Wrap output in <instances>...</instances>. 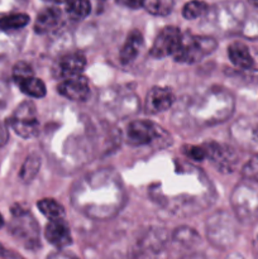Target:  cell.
<instances>
[{"label": "cell", "instance_id": "13", "mask_svg": "<svg viewBox=\"0 0 258 259\" xmlns=\"http://www.w3.org/2000/svg\"><path fill=\"white\" fill-rule=\"evenodd\" d=\"M66 12L68 17L75 20H81L88 17L91 12L89 0H68L66 3Z\"/></svg>", "mask_w": 258, "mask_h": 259}, {"label": "cell", "instance_id": "7", "mask_svg": "<svg viewBox=\"0 0 258 259\" xmlns=\"http://www.w3.org/2000/svg\"><path fill=\"white\" fill-rule=\"evenodd\" d=\"M46 239L56 248H65L72 243L71 230L67 223L61 219L50 220L45 230Z\"/></svg>", "mask_w": 258, "mask_h": 259}, {"label": "cell", "instance_id": "18", "mask_svg": "<svg viewBox=\"0 0 258 259\" xmlns=\"http://www.w3.org/2000/svg\"><path fill=\"white\" fill-rule=\"evenodd\" d=\"M207 4L201 0H192L185 4L184 9H182V15L186 19H196V18L201 17L207 12Z\"/></svg>", "mask_w": 258, "mask_h": 259}, {"label": "cell", "instance_id": "14", "mask_svg": "<svg viewBox=\"0 0 258 259\" xmlns=\"http://www.w3.org/2000/svg\"><path fill=\"white\" fill-rule=\"evenodd\" d=\"M18 85H19L22 93H24L28 96H32V98H43L47 93L45 82L39 78L34 77V76L22 81Z\"/></svg>", "mask_w": 258, "mask_h": 259}, {"label": "cell", "instance_id": "24", "mask_svg": "<svg viewBox=\"0 0 258 259\" xmlns=\"http://www.w3.org/2000/svg\"><path fill=\"white\" fill-rule=\"evenodd\" d=\"M45 2H50V3H56V4H61V3H67L68 0H45Z\"/></svg>", "mask_w": 258, "mask_h": 259}, {"label": "cell", "instance_id": "22", "mask_svg": "<svg viewBox=\"0 0 258 259\" xmlns=\"http://www.w3.org/2000/svg\"><path fill=\"white\" fill-rule=\"evenodd\" d=\"M115 3L121 7L131 8V9H138L142 7V0H115Z\"/></svg>", "mask_w": 258, "mask_h": 259}, {"label": "cell", "instance_id": "20", "mask_svg": "<svg viewBox=\"0 0 258 259\" xmlns=\"http://www.w3.org/2000/svg\"><path fill=\"white\" fill-rule=\"evenodd\" d=\"M184 152L186 153L187 157H190V158L197 162H201L204 161L205 158H207L205 146H186L185 147Z\"/></svg>", "mask_w": 258, "mask_h": 259}, {"label": "cell", "instance_id": "26", "mask_svg": "<svg viewBox=\"0 0 258 259\" xmlns=\"http://www.w3.org/2000/svg\"><path fill=\"white\" fill-rule=\"evenodd\" d=\"M250 3H252L253 5H254V7H257L258 8V0H249Z\"/></svg>", "mask_w": 258, "mask_h": 259}, {"label": "cell", "instance_id": "23", "mask_svg": "<svg viewBox=\"0 0 258 259\" xmlns=\"http://www.w3.org/2000/svg\"><path fill=\"white\" fill-rule=\"evenodd\" d=\"M9 139V132H8L7 125L3 121H0V147L5 146Z\"/></svg>", "mask_w": 258, "mask_h": 259}, {"label": "cell", "instance_id": "6", "mask_svg": "<svg viewBox=\"0 0 258 259\" xmlns=\"http://www.w3.org/2000/svg\"><path fill=\"white\" fill-rule=\"evenodd\" d=\"M86 66V58L82 53H68L61 57L53 66V75L57 78H67L80 75Z\"/></svg>", "mask_w": 258, "mask_h": 259}, {"label": "cell", "instance_id": "12", "mask_svg": "<svg viewBox=\"0 0 258 259\" xmlns=\"http://www.w3.org/2000/svg\"><path fill=\"white\" fill-rule=\"evenodd\" d=\"M175 0H142V7L148 13L158 17H166L172 12Z\"/></svg>", "mask_w": 258, "mask_h": 259}, {"label": "cell", "instance_id": "25", "mask_svg": "<svg viewBox=\"0 0 258 259\" xmlns=\"http://www.w3.org/2000/svg\"><path fill=\"white\" fill-rule=\"evenodd\" d=\"M3 225H4V219H3L2 214H0V229H2V228H3Z\"/></svg>", "mask_w": 258, "mask_h": 259}, {"label": "cell", "instance_id": "17", "mask_svg": "<svg viewBox=\"0 0 258 259\" xmlns=\"http://www.w3.org/2000/svg\"><path fill=\"white\" fill-rule=\"evenodd\" d=\"M40 167V158L37 154H32L25 159L24 164H23L22 169H20V179L24 182L32 181L38 174Z\"/></svg>", "mask_w": 258, "mask_h": 259}, {"label": "cell", "instance_id": "16", "mask_svg": "<svg viewBox=\"0 0 258 259\" xmlns=\"http://www.w3.org/2000/svg\"><path fill=\"white\" fill-rule=\"evenodd\" d=\"M29 15L27 14H10L0 18V29L15 30L22 29L29 23Z\"/></svg>", "mask_w": 258, "mask_h": 259}, {"label": "cell", "instance_id": "15", "mask_svg": "<svg viewBox=\"0 0 258 259\" xmlns=\"http://www.w3.org/2000/svg\"><path fill=\"white\" fill-rule=\"evenodd\" d=\"M37 206L39 211L50 220L61 219V218L65 217V209H63L62 205L52 199L40 200V201H38Z\"/></svg>", "mask_w": 258, "mask_h": 259}, {"label": "cell", "instance_id": "11", "mask_svg": "<svg viewBox=\"0 0 258 259\" xmlns=\"http://www.w3.org/2000/svg\"><path fill=\"white\" fill-rule=\"evenodd\" d=\"M228 55H229V60L232 61L233 65L243 68V70L252 68L253 65H254V60H253L252 55L249 53V50L242 42L232 43L228 47Z\"/></svg>", "mask_w": 258, "mask_h": 259}, {"label": "cell", "instance_id": "3", "mask_svg": "<svg viewBox=\"0 0 258 259\" xmlns=\"http://www.w3.org/2000/svg\"><path fill=\"white\" fill-rule=\"evenodd\" d=\"M181 35L182 33L180 32V29L177 27H172V25L164 27L158 33V35L154 39L151 51H149L152 57L163 58L169 55H174L175 51H176V48L180 45Z\"/></svg>", "mask_w": 258, "mask_h": 259}, {"label": "cell", "instance_id": "21", "mask_svg": "<svg viewBox=\"0 0 258 259\" xmlns=\"http://www.w3.org/2000/svg\"><path fill=\"white\" fill-rule=\"evenodd\" d=\"M244 174L248 175L249 177H255L258 179V156H255L249 163L247 164L244 169Z\"/></svg>", "mask_w": 258, "mask_h": 259}, {"label": "cell", "instance_id": "10", "mask_svg": "<svg viewBox=\"0 0 258 259\" xmlns=\"http://www.w3.org/2000/svg\"><path fill=\"white\" fill-rule=\"evenodd\" d=\"M143 45V35H142L139 30H133V32L129 33L128 38H126L125 43H124V46L120 50V53H119L121 63L133 62L138 57Z\"/></svg>", "mask_w": 258, "mask_h": 259}, {"label": "cell", "instance_id": "2", "mask_svg": "<svg viewBox=\"0 0 258 259\" xmlns=\"http://www.w3.org/2000/svg\"><path fill=\"white\" fill-rule=\"evenodd\" d=\"M9 124L13 131L22 138L28 139L37 136L39 121H38L37 109L34 104L32 101H24L20 104L10 116Z\"/></svg>", "mask_w": 258, "mask_h": 259}, {"label": "cell", "instance_id": "4", "mask_svg": "<svg viewBox=\"0 0 258 259\" xmlns=\"http://www.w3.org/2000/svg\"><path fill=\"white\" fill-rule=\"evenodd\" d=\"M161 129L149 120H136L126 129V142L132 146H144L156 141Z\"/></svg>", "mask_w": 258, "mask_h": 259}, {"label": "cell", "instance_id": "5", "mask_svg": "<svg viewBox=\"0 0 258 259\" xmlns=\"http://www.w3.org/2000/svg\"><path fill=\"white\" fill-rule=\"evenodd\" d=\"M57 91L65 98L73 101H83L90 94L89 81L85 76L76 75L65 78L57 86Z\"/></svg>", "mask_w": 258, "mask_h": 259}, {"label": "cell", "instance_id": "9", "mask_svg": "<svg viewBox=\"0 0 258 259\" xmlns=\"http://www.w3.org/2000/svg\"><path fill=\"white\" fill-rule=\"evenodd\" d=\"M61 17H62V14H61V10L58 8H46L38 14L34 24V32L38 33V34H45V33L51 32L56 27H58L61 22Z\"/></svg>", "mask_w": 258, "mask_h": 259}, {"label": "cell", "instance_id": "1", "mask_svg": "<svg viewBox=\"0 0 258 259\" xmlns=\"http://www.w3.org/2000/svg\"><path fill=\"white\" fill-rule=\"evenodd\" d=\"M217 47L215 39L210 37H199V35L186 34L181 35L179 47L176 48L174 56L177 62L194 63L211 53Z\"/></svg>", "mask_w": 258, "mask_h": 259}, {"label": "cell", "instance_id": "19", "mask_svg": "<svg viewBox=\"0 0 258 259\" xmlns=\"http://www.w3.org/2000/svg\"><path fill=\"white\" fill-rule=\"evenodd\" d=\"M32 76H34V72H33V68L30 67L29 63L18 62L13 67V78H14L15 83L22 82V81L27 80Z\"/></svg>", "mask_w": 258, "mask_h": 259}, {"label": "cell", "instance_id": "8", "mask_svg": "<svg viewBox=\"0 0 258 259\" xmlns=\"http://www.w3.org/2000/svg\"><path fill=\"white\" fill-rule=\"evenodd\" d=\"M175 101L174 93L167 88L154 86L149 90L146 98V111L149 114H158L171 108Z\"/></svg>", "mask_w": 258, "mask_h": 259}]
</instances>
